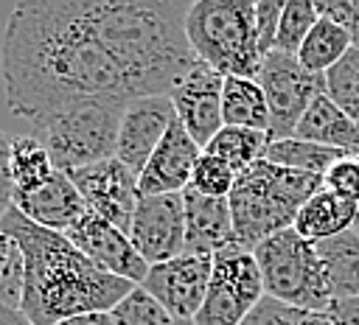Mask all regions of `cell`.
<instances>
[{
  "label": "cell",
  "instance_id": "obj_1",
  "mask_svg": "<svg viewBox=\"0 0 359 325\" xmlns=\"http://www.w3.org/2000/svg\"><path fill=\"white\" fill-rule=\"evenodd\" d=\"M185 14V3L165 0L17 3L0 45L11 115L34 123L81 101L168 95L196 64Z\"/></svg>",
  "mask_w": 359,
  "mask_h": 325
},
{
  "label": "cell",
  "instance_id": "obj_2",
  "mask_svg": "<svg viewBox=\"0 0 359 325\" xmlns=\"http://www.w3.org/2000/svg\"><path fill=\"white\" fill-rule=\"evenodd\" d=\"M0 230L20 247L25 261L20 314L31 325H56L67 317L112 311L135 289V283L93 263L65 233L34 224L14 205L0 219Z\"/></svg>",
  "mask_w": 359,
  "mask_h": 325
},
{
  "label": "cell",
  "instance_id": "obj_3",
  "mask_svg": "<svg viewBox=\"0 0 359 325\" xmlns=\"http://www.w3.org/2000/svg\"><path fill=\"white\" fill-rule=\"evenodd\" d=\"M320 188V177L275 165L264 157L255 160L236 177V185L227 196L236 241L247 249H255L264 238L289 230L300 207Z\"/></svg>",
  "mask_w": 359,
  "mask_h": 325
},
{
  "label": "cell",
  "instance_id": "obj_4",
  "mask_svg": "<svg viewBox=\"0 0 359 325\" xmlns=\"http://www.w3.org/2000/svg\"><path fill=\"white\" fill-rule=\"evenodd\" d=\"M185 36L199 62L222 76L258 78L264 53L255 34V0H196L185 14Z\"/></svg>",
  "mask_w": 359,
  "mask_h": 325
},
{
  "label": "cell",
  "instance_id": "obj_5",
  "mask_svg": "<svg viewBox=\"0 0 359 325\" xmlns=\"http://www.w3.org/2000/svg\"><path fill=\"white\" fill-rule=\"evenodd\" d=\"M123 104L81 101L36 118L34 137L45 146L56 171L70 174L115 157Z\"/></svg>",
  "mask_w": 359,
  "mask_h": 325
},
{
  "label": "cell",
  "instance_id": "obj_6",
  "mask_svg": "<svg viewBox=\"0 0 359 325\" xmlns=\"http://www.w3.org/2000/svg\"><path fill=\"white\" fill-rule=\"evenodd\" d=\"M252 255L258 261L266 297H275L294 308L328 314V308L334 305V294L317 244L306 241L289 227L264 238L252 249Z\"/></svg>",
  "mask_w": 359,
  "mask_h": 325
},
{
  "label": "cell",
  "instance_id": "obj_7",
  "mask_svg": "<svg viewBox=\"0 0 359 325\" xmlns=\"http://www.w3.org/2000/svg\"><path fill=\"white\" fill-rule=\"evenodd\" d=\"M264 283L252 249L233 241L213 255V275L205 303L194 317L196 325H241L261 303Z\"/></svg>",
  "mask_w": 359,
  "mask_h": 325
},
{
  "label": "cell",
  "instance_id": "obj_8",
  "mask_svg": "<svg viewBox=\"0 0 359 325\" xmlns=\"http://www.w3.org/2000/svg\"><path fill=\"white\" fill-rule=\"evenodd\" d=\"M258 84L269 106V140L294 137V129L306 115L309 104L323 92V76L309 73L297 62V56L280 50L264 56Z\"/></svg>",
  "mask_w": 359,
  "mask_h": 325
},
{
  "label": "cell",
  "instance_id": "obj_9",
  "mask_svg": "<svg viewBox=\"0 0 359 325\" xmlns=\"http://www.w3.org/2000/svg\"><path fill=\"white\" fill-rule=\"evenodd\" d=\"M129 241L137 255L154 266L185 255V205L182 193H163V196H140Z\"/></svg>",
  "mask_w": 359,
  "mask_h": 325
},
{
  "label": "cell",
  "instance_id": "obj_10",
  "mask_svg": "<svg viewBox=\"0 0 359 325\" xmlns=\"http://www.w3.org/2000/svg\"><path fill=\"white\" fill-rule=\"evenodd\" d=\"M67 177L73 179L81 199L87 202V207L95 216L107 219L109 224H115L118 230H123L129 235L132 216H135V207L140 199L137 174L132 168H126L118 157H109L95 165L70 171Z\"/></svg>",
  "mask_w": 359,
  "mask_h": 325
},
{
  "label": "cell",
  "instance_id": "obj_11",
  "mask_svg": "<svg viewBox=\"0 0 359 325\" xmlns=\"http://www.w3.org/2000/svg\"><path fill=\"white\" fill-rule=\"evenodd\" d=\"M213 275V255L185 252L174 261L149 266L146 280L140 283L171 317L194 319L205 303L208 283Z\"/></svg>",
  "mask_w": 359,
  "mask_h": 325
},
{
  "label": "cell",
  "instance_id": "obj_12",
  "mask_svg": "<svg viewBox=\"0 0 359 325\" xmlns=\"http://www.w3.org/2000/svg\"><path fill=\"white\" fill-rule=\"evenodd\" d=\"M222 92H224V76L199 59L168 92L177 120L185 126V132L194 137L199 148H205L224 126Z\"/></svg>",
  "mask_w": 359,
  "mask_h": 325
},
{
  "label": "cell",
  "instance_id": "obj_13",
  "mask_svg": "<svg viewBox=\"0 0 359 325\" xmlns=\"http://www.w3.org/2000/svg\"><path fill=\"white\" fill-rule=\"evenodd\" d=\"M65 235L73 247H79L93 263H98L109 275H118L135 286H140L146 280L149 263L137 255L129 235L123 230H118L115 224H109L107 219L95 216L93 210H87Z\"/></svg>",
  "mask_w": 359,
  "mask_h": 325
},
{
  "label": "cell",
  "instance_id": "obj_14",
  "mask_svg": "<svg viewBox=\"0 0 359 325\" xmlns=\"http://www.w3.org/2000/svg\"><path fill=\"white\" fill-rule=\"evenodd\" d=\"M174 120H177V115H174V104L168 95H149V98L129 101L121 115L115 157L126 168L140 174L143 165L149 162V157L163 143V137Z\"/></svg>",
  "mask_w": 359,
  "mask_h": 325
},
{
  "label": "cell",
  "instance_id": "obj_15",
  "mask_svg": "<svg viewBox=\"0 0 359 325\" xmlns=\"http://www.w3.org/2000/svg\"><path fill=\"white\" fill-rule=\"evenodd\" d=\"M202 148L194 143V137L185 132L180 120H174L157 146V151L149 157L143 171L137 174V191L140 196H163V193H182L191 185L196 160Z\"/></svg>",
  "mask_w": 359,
  "mask_h": 325
},
{
  "label": "cell",
  "instance_id": "obj_16",
  "mask_svg": "<svg viewBox=\"0 0 359 325\" xmlns=\"http://www.w3.org/2000/svg\"><path fill=\"white\" fill-rule=\"evenodd\" d=\"M182 205H185V252L216 255L219 249L236 241L233 213L227 199L205 196L194 188H185Z\"/></svg>",
  "mask_w": 359,
  "mask_h": 325
},
{
  "label": "cell",
  "instance_id": "obj_17",
  "mask_svg": "<svg viewBox=\"0 0 359 325\" xmlns=\"http://www.w3.org/2000/svg\"><path fill=\"white\" fill-rule=\"evenodd\" d=\"M14 207L22 216H28L34 224L53 233H67L90 210L73 179L62 171H56L39 191L14 196Z\"/></svg>",
  "mask_w": 359,
  "mask_h": 325
},
{
  "label": "cell",
  "instance_id": "obj_18",
  "mask_svg": "<svg viewBox=\"0 0 359 325\" xmlns=\"http://www.w3.org/2000/svg\"><path fill=\"white\" fill-rule=\"evenodd\" d=\"M294 137L359 157V126L325 92H320L309 104L306 115L300 118V123L294 129Z\"/></svg>",
  "mask_w": 359,
  "mask_h": 325
},
{
  "label": "cell",
  "instance_id": "obj_19",
  "mask_svg": "<svg viewBox=\"0 0 359 325\" xmlns=\"http://www.w3.org/2000/svg\"><path fill=\"white\" fill-rule=\"evenodd\" d=\"M356 216H359V205H353V202L331 193L328 188H320L300 207L292 230L297 235H303L306 241L320 244V241H328L334 235H342V233L353 230Z\"/></svg>",
  "mask_w": 359,
  "mask_h": 325
},
{
  "label": "cell",
  "instance_id": "obj_20",
  "mask_svg": "<svg viewBox=\"0 0 359 325\" xmlns=\"http://www.w3.org/2000/svg\"><path fill=\"white\" fill-rule=\"evenodd\" d=\"M222 118H224V126L258 129L269 134V106H266V95L258 78L224 76Z\"/></svg>",
  "mask_w": 359,
  "mask_h": 325
},
{
  "label": "cell",
  "instance_id": "obj_21",
  "mask_svg": "<svg viewBox=\"0 0 359 325\" xmlns=\"http://www.w3.org/2000/svg\"><path fill=\"white\" fill-rule=\"evenodd\" d=\"M334 300L359 297V235L353 230L317 244Z\"/></svg>",
  "mask_w": 359,
  "mask_h": 325
},
{
  "label": "cell",
  "instance_id": "obj_22",
  "mask_svg": "<svg viewBox=\"0 0 359 325\" xmlns=\"http://www.w3.org/2000/svg\"><path fill=\"white\" fill-rule=\"evenodd\" d=\"M353 48L348 31L342 25H337L334 20L323 17L314 22V28L309 31V36L303 39L300 50H297V62L309 70V73H317L323 76L325 70H331L348 50Z\"/></svg>",
  "mask_w": 359,
  "mask_h": 325
},
{
  "label": "cell",
  "instance_id": "obj_23",
  "mask_svg": "<svg viewBox=\"0 0 359 325\" xmlns=\"http://www.w3.org/2000/svg\"><path fill=\"white\" fill-rule=\"evenodd\" d=\"M345 154L337 151V148H328V146H317V143H309V140H300V137H286V140H269L266 151H264V160L275 162V165H283V168H292V171H303V174H311V177H325L328 168L342 160Z\"/></svg>",
  "mask_w": 359,
  "mask_h": 325
},
{
  "label": "cell",
  "instance_id": "obj_24",
  "mask_svg": "<svg viewBox=\"0 0 359 325\" xmlns=\"http://www.w3.org/2000/svg\"><path fill=\"white\" fill-rule=\"evenodd\" d=\"M53 174H56V168H53L45 146L34 134L11 137V182H14V196L39 191Z\"/></svg>",
  "mask_w": 359,
  "mask_h": 325
},
{
  "label": "cell",
  "instance_id": "obj_25",
  "mask_svg": "<svg viewBox=\"0 0 359 325\" xmlns=\"http://www.w3.org/2000/svg\"><path fill=\"white\" fill-rule=\"evenodd\" d=\"M266 146H269V134L266 132L241 129V126H222L216 132V137L202 151L222 157L236 174H241L244 168H250L255 160L264 157Z\"/></svg>",
  "mask_w": 359,
  "mask_h": 325
},
{
  "label": "cell",
  "instance_id": "obj_26",
  "mask_svg": "<svg viewBox=\"0 0 359 325\" xmlns=\"http://www.w3.org/2000/svg\"><path fill=\"white\" fill-rule=\"evenodd\" d=\"M323 92L359 126V48H351L323 73Z\"/></svg>",
  "mask_w": 359,
  "mask_h": 325
},
{
  "label": "cell",
  "instance_id": "obj_27",
  "mask_svg": "<svg viewBox=\"0 0 359 325\" xmlns=\"http://www.w3.org/2000/svg\"><path fill=\"white\" fill-rule=\"evenodd\" d=\"M317 20H320L317 3H311V0H286L283 11H280V22H278L275 50L297 56L303 39L309 36V31L314 28Z\"/></svg>",
  "mask_w": 359,
  "mask_h": 325
},
{
  "label": "cell",
  "instance_id": "obj_28",
  "mask_svg": "<svg viewBox=\"0 0 359 325\" xmlns=\"http://www.w3.org/2000/svg\"><path fill=\"white\" fill-rule=\"evenodd\" d=\"M112 317L118 325H174L177 317H171L143 286H135L115 308Z\"/></svg>",
  "mask_w": 359,
  "mask_h": 325
},
{
  "label": "cell",
  "instance_id": "obj_29",
  "mask_svg": "<svg viewBox=\"0 0 359 325\" xmlns=\"http://www.w3.org/2000/svg\"><path fill=\"white\" fill-rule=\"evenodd\" d=\"M241 325H334V322L328 314L294 308V305H286V303L264 294L261 303L247 314V319Z\"/></svg>",
  "mask_w": 359,
  "mask_h": 325
},
{
  "label": "cell",
  "instance_id": "obj_30",
  "mask_svg": "<svg viewBox=\"0 0 359 325\" xmlns=\"http://www.w3.org/2000/svg\"><path fill=\"white\" fill-rule=\"evenodd\" d=\"M236 171L216 154H208L202 151L199 160H196V168H194V177H191V185L194 191L205 193V196H216V199H227L233 185H236Z\"/></svg>",
  "mask_w": 359,
  "mask_h": 325
},
{
  "label": "cell",
  "instance_id": "obj_31",
  "mask_svg": "<svg viewBox=\"0 0 359 325\" xmlns=\"http://www.w3.org/2000/svg\"><path fill=\"white\" fill-rule=\"evenodd\" d=\"M323 188H328L331 193L359 205V157L345 154L342 160H337L328 174L323 177Z\"/></svg>",
  "mask_w": 359,
  "mask_h": 325
},
{
  "label": "cell",
  "instance_id": "obj_32",
  "mask_svg": "<svg viewBox=\"0 0 359 325\" xmlns=\"http://www.w3.org/2000/svg\"><path fill=\"white\" fill-rule=\"evenodd\" d=\"M286 0H255V34H258V48L261 53L275 50V36H278V22Z\"/></svg>",
  "mask_w": 359,
  "mask_h": 325
},
{
  "label": "cell",
  "instance_id": "obj_33",
  "mask_svg": "<svg viewBox=\"0 0 359 325\" xmlns=\"http://www.w3.org/2000/svg\"><path fill=\"white\" fill-rule=\"evenodd\" d=\"M317 11L328 20H334L337 25H342L353 42V48H359V0H323L317 3Z\"/></svg>",
  "mask_w": 359,
  "mask_h": 325
},
{
  "label": "cell",
  "instance_id": "obj_34",
  "mask_svg": "<svg viewBox=\"0 0 359 325\" xmlns=\"http://www.w3.org/2000/svg\"><path fill=\"white\" fill-rule=\"evenodd\" d=\"M14 205V182H11V137L0 132V219Z\"/></svg>",
  "mask_w": 359,
  "mask_h": 325
},
{
  "label": "cell",
  "instance_id": "obj_35",
  "mask_svg": "<svg viewBox=\"0 0 359 325\" xmlns=\"http://www.w3.org/2000/svg\"><path fill=\"white\" fill-rule=\"evenodd\" d=\"M328 317L334 325H359V297L334 300V305L328 308Z\"/></svg>",
  "mask_w": 359,
  "mask_h": 325
},
{
  "label": "cell",
  "instance_id": "obj_36",
  "mask_svg": "<svg viewBox=\"0 0 359 325\" xmlns=\"http://www.w3.org/2000/svg\"><path fill=\"white\" fill-rule=\"evenodd\" d=\"M56 325H118L112 311H93V314H79V317H67Z\"/></svg>",
  "mask_w": 359,
  "mask_h": 325
},
{
  "label": "cell",
  "instance_id": "obj_37",
  "mask_svg": "<svg viewBox=\"0 0 359 325\" xmlns=\"http://www.w3.org/2000/svg\"><path fill=\"white\" fill-rule=\"evenodd\" d=\"M0 325H31L17 308H8V305H0Z\"/></svg>",
  "mask_w": 359,
  "mask_h": 325
},
{
  "label": "cell",
  "instance_id": "obj_38",
  "mask_svg": "<svg viewBox=\"0 0 359 325\" xmlns=\"http://www.w3.org/2000/svg\"><path fill=\"white\" fill-rule=\"evenodd\" d=\"M11 249H14V241L0 230V277H3V269H6V263L11 258Z\"/></svg>",
  "mask_w": 359,
  "mask_h": 325
},
{
  "label": "cell",
  "instance_id": "obj_39",
  "mask_svg": "<svg viewBox=\"0 0 359 325\" xmlns=\"http://www.w3.org/2000/svg\"><path fill=\"white\" fill-rule=\"evenodd\" d=\"M174 325H196V322H194V319H177Z\"/></svg>",
  "mask_w": 359,
  "mask_h": 325
},
{
  "label": "cell",
  "instance_id": "obj_40",
  "mask_svg": "<svg viewBox=\"0 0 359 325\" xmlns=\"http://www.w3.org/2000/svg\"><path fill=\"white\" fill-rule=\"evenodd\" d=\"M353 233L359 235V216H356V224H353Z\"/></svg>",
  "mask_w": 359,
  "mask_h": 325
}]
</instances>
